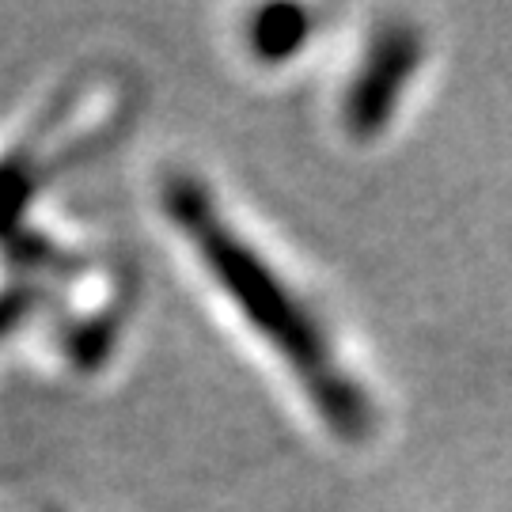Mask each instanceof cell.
Wrapping results in <instances>:
<instances>
[{
  "mask_svg": "<svg viewBox=\"0 0 512 512\" xmlns=\"http://www.w3.org/2000/svg\"><path fill=\"white\" fill-rule=\"evenodd\" d=\"M308 31H311V19L304 8H296V4H270V8H262L251 16V50H255L258 61H266V65H277V61H285V57H293L304 42H308Z\"/></svg>",
  "mask_w": 512,
  "mask_h": 512,
  "instance_id": "obj_4",
  "label": "cell"
},
{
  "mask_svg": "<svg viewBox=\"0 0 512 512\" xmlns=\"http://www.w3.org/2000/svg\"><path fill=\"white\" fill-rule=\"evenodd\" d=\"M421 54H425V42H421L418 27H406V23L376 27L361 69L349 80L346 107H342L346 129L357 141H372L387 129L391 114L403 99V88L418 73Z\"/></svg>",
  "mask_w": 512,
  "mask_h": 512,
  "instance_id": "obj_2",
  "label": "cell"
},
{
  "mask_svg": "<svg viewBox=\"0 0 512 512\" xmlns=\"http://www.w3.org/2000/svg\"><path fill=\"white\" fill-rule=\"evenodd\" d=\"M38 308V289L31 285H8L0 289V342L12 338Z\"/></svg>",
  "mask_w": 512,
  "mask_h": 512,
  "instance_id": "obj_5",
  "label": "cell"
},
{
  "mask_svg": "<svg viewBox=\"0 0 512 512\" xmlns=\"http://www.w3.org/2000/svg\"><path fill=\"white\" fill-rule=\"evenodd\" d=\"M103 133L95 137H80V141H65L61 137V122L50 118L46 126H38L35 133L23 137V145L12 148L0 160V232L12 228L23 213V205L35 198L46 186V179H54L57 171L80 160L88 148L99 145Z\"/></svg>",
  "mask_w": 512,
  "mask_h": 512,
  "instance_id": "obj_3",
  "label": "cell"
},
{
  "mask_svg": "<svg viewBox=\"0 0 512 512\" xmlns=\"http://www.w3.org/2000/svg\"><path fill=\"white\" fill-rule=\"evenodd\" d=\"M160 205L186 247L202 258L213 285L243 315V323L285 361L330 433L342 440H365L376 425L368 391L342 368L323 323H315L293 285L251 247V239L232 220H224L209 186L186 171H171L160 183Z\"/></svg>",
  "mask_w": 512,
  "mask_h": 512,
  "instance_id": "obj_1",
  "label": "cell"
}]
</instances>
